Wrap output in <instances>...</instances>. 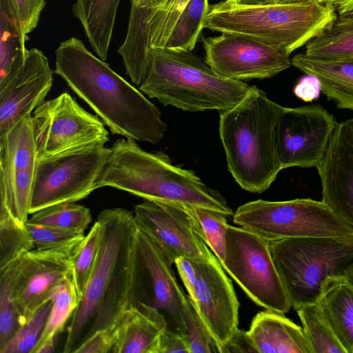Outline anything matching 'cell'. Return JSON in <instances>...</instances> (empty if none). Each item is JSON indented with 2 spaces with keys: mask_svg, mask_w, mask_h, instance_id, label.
<instances>
[{
  "mask_svg": "<svg viewBox=\"0 0 353 353\" xmlns=\"http://www.w3.org/2000/svg\"><path fill=\"white\" fill-rule=\"evenodd\" d=\"M99 250L81 300L67 329L63 352H74L94 332L114 330L124 313L142 301L137 223L123 208L102 210Z\"/></svg>",
  "mask_w": 353,
  "mask_h": 353,
  "instance_id": "cell-1",
  "label": "cell"
},
{
  "mask_svg": "<svg viewBox=\"0 0 353 353\" xmlns=\"http://www.w3.org/2000/svg\"><path fill=\"white\" fill-rule=\"evenodd\" d=\"M54 72L103 121L112 134L157 143L167 125L160 110L139 89L92 54L75 37L55 50Z\"/></svg>",
  "mask_w": 353,
  "mask_h": 353,
  "instance_id": "cell-2",
  "label": "cell"
},
{
  "mask_svg": "<svg viewBox=\"0 0 353 353\" xmlns=\"http://www.w3.org/2000/svg\"><path fill=\"white\" fill-rule=\"evenodd\" d=\"M102 187L145 201L204 208L227 216L234 214L223 196L193 171L173 165L165 154L143 150L132 139H119L112 144L94 188Z\"/></svg>",
  "mask_w": 353,
  "mask_h": 353,
  "instance_id": "cell-3",
  "label": "cell"
},
{
  "mask_svg": "<svg viewBox=\"0 0 353 353\" xmlns=\"http://www.w3.org/2000/svg\"><path fill=\"white\" fill-rule=\"evenodd\" d=\"M284 109L253 85L239 103L221 112L219 134L228 169L246 191L267 190L282 170L276 128Z\"/></svg>",
  "mask_w": 353,
  "mask_h": 353,
  "instance_id": "cell-4",
  "label": "cell"
},
{
  "mask_svg": "<svg viewBox=\"0 0 353 353\" xmlns=\"http://www.w3.org/2000/svg\"><path fill=\"white\" fill-rule=\"evenodd\" d=\"M251 86L216 74L192 52L150 49L145 77L139 90L164 105L194 112L228 110L239 103Z\"/></svg>",
  "mask_w": 353,
  "mask_h": 353,
  "instance_id": "cell-5",
  "label": "cell"
},
{
  "mask_svg": "<svg viewBox=\"0 0 353 353\" xmlns=\"http://www.w3.org/2000/svg\"><path fill=\"white\" fill-rule=\"evenodd\" d=\"M333 5L315 2L210 5L203 28L252 37L291 54L327 29L336 18Z\"/></svg>",
  "mask_w": 353,
  "mask_h": 353,
  "instance_id": "cell-6",
  "label": "cell"
},
{
  "mask_svg": "<svg viewBox=\"0 0 353 353\" xmlns=\"http://www.w3.org/2000/svg\"><path fill=\"white\" fill-rule=\"evenodd\" d=\"M294 309L316 303L325 281L353 270V237H302L269 242Z\"/></svg>",
  "mask_w": 353,
  "mask_h": 353,
  "instance_id": "cell-7",
  "label": "cell"
},
{
  "mask_svg": "<svg viewBox=\"0 0 353 353\" xmlns=\"http://www.w3.org/2000/svg\"><path fill=\"white\" fill-rule=\"evenodd\" d=\"M232 216L234 223L269 242L302 237H353V227L322 201L259 199L240 205Z\"/></svg>",
  "mask_w": 353,
  "mask_h": 353,
  "instance_id": "cell-8",
  "label": "cell"
},
{
  "mask_svg": "<svg viewBox=\"0 0 353 353\" xmlns=\"http://www.w3.org/2000/svg\"><path fill=\"white\" fill-rule=\"evenodd\" d=\"M221 265L256 305L283 314L290 310L269 241L243 227L229 225L225 259Z\"/></svg>",
  "mask_w": 353,
  "mask_h": 353,
  "instance_id": "cell-9",
  "label": "cell"
},
{
  "mask_svg": "<svg viewBox=\"0 0 353 353\" xmlns=\"http://www.w3.org/2000/svg\"><path fill=\"white\" fill-rule=\"evenodd\" d=\"M110 153V148L96 145L38 159L30 214L86 198Z\"/></svg>",
  "mask_w": 353,
  "mask_h": 353,
  "instance_id": "cell-10",
  "label": "cell"
},
{
  "mask_svg": "<svg viewBox=\"0 0 353 353\" xmlns=\"http://www.w3.org/2000/svg\"><path fill=\"white\" fill-rule=\"evenodd\" d=\"M33 113L39 159L105 145L109 141L103 121L86 111L68 92L43 101Z\"/></svg>",
  "mask_w": 353,
  "mask_h": 353,
  "instance_id": "cell-11",
  "label": "cell"
},
{
  "mask_svg": "<svg viewBox=\"0 0 353 353\" xmlns=\"http://www.w3.org/2000/svg\"><path fill=\"white\" fill-rule=\"evenodd\" d=\"M202 43L205 62L228 79H269L292 65L288 52L242 34L222 32L203 37Z\"/></svg>",
  "mask_w": 353,
  "mask_h": 353,
  "instance_id": "cell-12",
  "label": "cell"
},
{
  "mask_svg": "<svg viewBox=\"0 0 353 353\" xmlns=\"http://www.w3.org/2000/svg\"><path fill=\"white\" fill-rule=\"evenodd\" d=\"M336 124L334 116L319 104L285 108L276 128L281 169L317 168Z\"/></svg>",
  "mask_w": 353,
  "mask_h": 353,
  "instance_id": "cell-13",
  "label": "cell"
},
{
  "mask_svg": "<svg viewBox=\"0 0 353 353\" xmlns=\"http://www.w3.org/2000/svg\"><path fill=\"white\" fill-rule=\"evenodd\" d=\"M134 215L172 264L179 257L206 261L216 256L199 223L181 205L145 201L134 207Z\"/></svg>",
  "mask_w": 353,
  "mask_h": 353,
  "instance_id": "cell-14",
  "label": "cell"
},
{
  "mask_svg": "<svg viewBox=\"0 0 353 353\" xmlns=\"http://www.w3.org/2000/svg\"><path fill=\"white\" fill-rule=\"evenodd\" d=\"M84 238L60 247L33 249L26 253L14 298L19 327L51 300L54 289L72 276L74 259Z\"/></svg>",
  "mask_w": 353,
  "mask_h": 353,
  "instance_id": "cell-15",
  "label": "cell"
},
{
  "mask_svg": "<svg viewBox=\"0 0 353 353\" xmlns=\"http://www.w3.org/2000/svg\"><path fill=\"white\" fill-rule=\"evenodd\" d=\"M53 71L37 48L25 55L0 79V136L43 101L52 88Z\"/></svg>",
  "mask_w": 353,
  "mask_h": 353,
  "instance_id": "cell-16",
  "label": "cell"
},
{
  "mask_svg": "<svg viewBox=\"0 0 353 353\" xmlns=\"http://www.w3.org/2000/svg\"><path fill=\"white\" fill-rule=\"evenodd\" d=\"M192 262L196 270L197 284L196 301L191 302L209 330L216 351L221 353L239 328L240 304L232 283L216 256L210 261Z\"/></svg>",
  "mask_w": 353,
  "mask_h": 353,
  "instance_id": "cell-17",
  "label": "cell"
},
{
  "mask_svg": "<svg viewBox=\"0 0 353 353\" xmlns=\"http://www.w3.org/2000/svg\"><path fill=\"white\" fill-rule=\"evenodd\" d=\"M137 243L142 265L143 302L163 315L168 329L183 334V310L188 296L176 280L172 263L139 225Z\"/></svg>",
  "mask_w": 353,
  "mask_h": 353,
  "instance_id": "cell-18",
  "label": "cell"
},
{
  "mask_svg": "<svg viewBox=\"0 0 353 353\" xmlns=\"http://www.w3.org/2000/svg\"><path fill=\"white\" fill-rule=\"evenodd\" d=\"M316 168L322 201L353 227V117L336 124Z\"/></svg>",
  "mask_w": 353,
  "mask_h": 353,
  "instance_id": "cell-19",
  "label": "cell"
},
{
  "mask_svg": "<svg viewBox=\"0 0 353 353\" xmlns=\"http://www.w3.org/2000/svg\"><path fill=\"white\" fill-rule=\"evenodd\" d=\"M167 327V321L158 310L139 301L124 313L115 327L112 353H154Z\"/></svg>",
  "mask_w": 353,
  "mask_h": 353,
  "instance_id": "cell-20",
  "label": "cell"
},
{
  "mask_svg": "<svg viewBox=\"0 0 353 353\" xmlns=\"http://www.w3.org/2000/svg\"><path fill=\"white\" fill-rule=\"evenodd\" d=\"M247 332L257 353H312L303 328L283 313L258 312Z\"/></svg>",
  "mask_w": 353,
  "mask_h": 353,
  "instance_id": "cell-21",
  "label": "cell"
},
{
  "mask_svg": "<svg viewBox=\"0 0 353 353\" xmlns=\"http://www.w3.org/2000/svg\"><path fill=\"white\" fill-rule=\"evenodd\" d=\"M292 65L318 79L321 92L337 108L353 110V59H323L300 53Z\"/></svg>",
  "mask_w": 353,
  "mask_h": 353,
  "instance_id": "cell-22",
  "label": "cell"
},
{
  "mask_svg": "<svg viewBox=\"0 0 353 353\" xmlns=\"http://www.w3.org/2000/svg\"><path fill=\"white\" fill-rule=\"evenodd\" d=\"M121 0H76L72 14L79 20L95 53L108 58Z\"/></svg>",
  "mask_w": 353,
  "mask_h": 353,
  "instance_id": "cell-23",
  "label": "cell"
},
{
  "mask_svg": "<svg viewBox=\"0 0 353 353\" xmlns=\"http://www.w3.org/2000/svg\"><path fill=\"white\" fill-rule=\"evenodd\" d=\"M318 303L347 353H353V289L345 279H328Z\"/></svg>",
  "mask_w": 353,
  "mask_h": 353,
  "instance_id": "cell-24",
  "label": "cell"
},
{
  "mask_svg": "<svg viewBox=\"0 0 353 353\" xmlns=\"http://www.w3.org/2000/svg\"><path fill=\"white\" fill-rule=\"evenodd\" d=\"M38 159L32 117L26 116L0 136V173L37 165Z\"/></svg>",
  "mask_w": 353,
  "mask_h": 353,
  "instance_id": "cell-25",
  "label": "cell"
},
{
  "mask_svg": "<svg viewBox=\"0 0 353 353\" xmlns=\"http://www.w3.org/2000/svg\"><path fill=\"white\" fill-rule=\"evenodd\" d=\"M52 307L42 334L31 353H52L56 338L63 332L81 300L77 294L72 276L63 280L51 296Z\"/></svg>",
  "mask_w": 353,
  "mask_h": 353,
  "instance_id": "cell-26",
  "label": "cell"
},
{
  "mask_svg": "<svg viewBox=\"0 0 353 353\" xmlns=\"http://www.w3.org/2000/svg\"><path fill=\"white\" fill-rule=\"evenodd\" d=\"M305 53L323 59H353V12L338 14L327 29L307 43Z\"/></svg>",
  "mask_w": 353,
  "mask_h": 353,
  "instance_id": "cell-27",
  "label": "cell"
},
{
  "mask_svg": "<svg viewBox=\"0 0 353 353\" xmlns=\"http://www.w3.org/2000/svg\"><path fill=\"white\" fill-rule=\"evenodd\" d=\"M185 6V0H131V6L148 12L145 21V34L150 49L165 48L169 35Z\"/></svg>",
  "mask_w": 353,
  "mask_h": 353,
  "instance_id": "cell-28",
  "label": "cell"
},
{
  "mask_svg": "<svg viewBox=\"0 0 353 353\" xmlns=\"http://www.w3.org/2000/svg\"><path fill=\"white\" fill-rule=\"evenodd\" d=\"M210 6L208 0H189L181 10L164 48L174 52H192L203 29V21Z\"/></svg>",
  "mask_w": 353,
  "mask_h": 353,
  "instance_id": "cell-29",
  "label": "cell"
},
{
  "mask_svg": "<svg viewBox=\"0 0 353 353\" xmlns=\"http://www.w3.org/2000/svg\"><path fill=\"white\" fill-rule=\"evenodd\" d=\"M26 253L0 268V348L19 327L14 298Z\"/></svg>",
  "mask_w": 353,
  "mask_h": 353,
  "instance_id": "cell-30",
  "label": "cell"
},
{
  "mask_svg": "<svg viewBox=\"0 0 353 353\" xmlns=\"http://www.w3.org/2000/svg\"><path fill=\"white\" fill-rule=\"evenodd\" d=\"M37 165L17 172L0 173V202L23 223L29 219Z\"/></svg>",
  "mask_w": 353,
  "mask_h": 353,
  "instance_id": "cell-31",
  "label": "cell"
},
{
  "mask_svg": "<svg viewBox=\"0 0 353 353\" xmlns=\"http://www.w3.org/2000/svg\"><path fill=\"white\" fill-rule=\"evenodd\" d=\"M312 353H347L318 302L294 309Z\"/></svg>",
  "mask_w": 353,
  "mask_h": 353,
  "instance_id": "cell-32",
  "label": "cell"
},
{
  "mask_svg": "<svg viewBox=\"0 0 353 353\" xmlns=\"http://www.w3.org/2000/svg\"><path fill=\"white\" fill-rule=\"evenodd\" d=\"M34 249L26 225L0 202V268Z\"/></svg>",
  "mask_w": 353,
  "mask_h": 353,
  "instance_id": "cell-33",
  "label": "cell"
},
{
  "mask_svg": "<svg viewBox=\"0 0 353 353\" xmlns=\"http://www.w3.org/2000/svg\"><path fill=\"white\" fill-rule=\"evenodd\" d=\"M25 43L10 0H0V79L25 55Z\"/></svg>",
  "mask_w": 353,
  "mask_h": 353,
  "instance_id": "cell-34",
  "label": "cell"
},
{
  "mask_svg": "<svg viewBox=\"0 0 353 353\" xmlns=\"http://www.w3.org/2000/svg\"><path fill=\"white\" fill-rule=\"evenodd\" d=\"M91 221L89 208L75 203H66L39 210L31 214L28 222L84 234Z\"/></svg>",
  "mask_w": 353,
  "mask_h": 353,
  "instance_id": "cell-35",
  "label": "cell"
},
{
  "mask_svg": "<svg viewBox=\"0 0 353 353\" xmlns=\"http://www.w3.org/2000/svg\"><path fill=\"white\" fill-rule=\"evenodd\" d=\"M181 205L197 221L203 234L205 243L219 263H223L225 259L226 235L229 226L227 216L208 208Z\"/></svg>",
  "mask_w": 353,
  "mask_h": 353,
  "instance_id": "cell-36",
  "label": "cell"
},
{
  "mask_svg": "<svg viewBox=\"0 0 353 353\" xmlns=\"http://www.w3.org/2000/svg\"><path fill=\"white\" fill-rule=\"evenodd\" d=\"M51 307V300L43 304L0 348V353H31L42 334Z\"/></svg>",
  "mask_w": 353,
  "mask_h": 353,
  "instance_id": "cell-37",
  "label": "cell"
},
{
  "mask_svg": "<svg viewBox=\"0 0 353 353\" xmlns=\"http://www.w3.org/2000/svg\"><path fill=\"white\" fill-rule=\"evenodd\" d=\"M100 236L101 225L97 220L85 236L74 259L72 278L80 300L96 261Z\"/></svg>",
  "mask_w": 353,
  "mask_h": 353,
  "instance_id": "cell-38",
  "label": "cell"
},
{
  "mask_svg": "<svg viewBox=\"0 0 353 353\" xmlns=\"http://www.w3.org/2000/svg\"><path fill=\"white\" fill-rule=\"evenodd\" d=\"M184 337L190 353L217 352L212 336L188 296L183 310Z\"/></svg>",
  "mask_w": 353,
  "mask_h": 353,
  "instance_id": "cell-39",
  "label": "cell"
},
{
  "mask_svg": "<svg viewBox=\"0 0 353 353\" xmlns=\"http://www.w3.org/2000/svg\"><path fill=\"white\" fill-rule=\"evenodd\" d=\"M34 249L41 250L60 247L83 239L84 234L73 232L51 226L26 222Z\"/></svg>",
  "mask_w": 353,
  "mask_h": 353,
  "instance_id": "cell-40",
  "label": "cell"
},
{
  "mask_svg": "<svg viewBox=\"0 0 353 353\" xmlns=\"http://www.w3.org/2000/svg\"><path fill=\"white\" fill-rule=\"evenodd\" d=\"M21 35L25 41L27 35L38 25L46 0H10Z\"/></svg>",
  "mask_w": 353,
  "mask_h": 353,
  "instance_id": "cell-41",
  "label": "cell"
},
{
  "mask_svg": "<svg viewBox=\"0 0 353 353\" xmlns=\"http://www.w3.org/2000/svg\"><path fill=\"white\" fill-rule=\"evenodd\" d=\"M114 343V330H98L81 343L73 353H112Z\"/></svg>",
  "mask_w": 353,
  "mask_h": 353,
  "instance_id": "cell-42",
  "label": "cell"
},
{
  "mask_svg": "<svg viewBox=\"0 0 353 353\" xmlns=\"http://www.w3.org/2000/svg\"><path fill=\"white\" fill-rule=\"evenodd\" d=\"M190 353L184 335L166 329L159 337L154 353Z\"/></svg>",
  "mask_w": 353,
  "mask_h": 353,
  "instance_id": "cell-43",
  "label": "cell"
},
{
  "mask_svg": "<svg viewBox=\"0 0 353 353\" xmlns=\"http://www.w3.org/2000/svg\"><path fill=\"white\" fill-rule=\"evenodd\" d=\"M181 279L188 292V297L194 303L196 301L197 274L192 259L179 257L174 261Z\"/></svg>",
  "mask_w": 353,
  "mask_h": 353,
  "instance_id": "cell-44",
  "label": "cell"
},
{
  "mask_svg": "<svg viewBox=\"0 0 353 353\" xmlns=\"http://www.w3.org/2000/svg\"><path fill=\"white\" fill-rule=\"evenodd\" d=\"M321 92V83L317 78L312 75L303 77L294 88V94L305 102L316 99Z\"/></svg>",
  "mask_w": 353,
  "mask_h": 353,
  "instance_id": "cell-45",
  "label": "cell"
},
{
  "mask_svg": "<svg viewBox=\"0 0 353 353\" xmlns=\"http://www.w3.org/2000/svg\"><path fill=\"white\" fill-rule=\"evenodd\" d=\"M256 352L248 332L237 329L223 347L221 353Z\"/></svg>",
  "mask_w": 353,
  "mask_h": 353,
  "instance_id": "cell-46",
  "label": "cell"
},
{
  "mask_svg": "<svg viewBox=\"0 0 353 353\" xmlns=\"http://www.w3.org/2000/svg\"><path fill=\"white\" fill-rule=\"evenodd\" d=\"M335 8L338 14L353 12V0H342Z\"/></svg>",
  "mask_w": 353,
  "mask_h": 353,
  "instance_id": "cell-47",
  "label": "cell"
},
{
  "mask_svg": "<svg viewBox=\"0 0 353 353\" xmlns=\"http://www.w3.org/2000/svg\"><path fill=\"white\" fill-rule=\"evenodd\" d=\"M231 2L240 5H266L274 4V0H229Z\"/></svg>",
  "mask_w": 353,
  "mask_h": 353,
  "instance_id": "cell-48",
  "label": "cell"
},
{
  "mask_svg": "<svg viewBox=\"0 0 353 353\" xmlns=\"http://www.w3.org/2000/svg\"><path fill=\"white\" fill-rule=\"evenodd\" d=\"M316 0H274V4H291V3H302L315 2Z\"/></svg>",
  "mask_w": 353,
  "mask_h": 353,
  "instance_id": "cell-49",
  "label": "cell"
},
{
  "mask_svg": "<svg viewBox=\"0 0 353 353\" xmlns=\"http://www.w3.org/2000/svg\"><path fill=\"white\" fill-rule=\"evenodd\" d=\"M318 3L321 4H330L334 7L340 3L342 0H316Z\"/></svg>",
  "mask_w": 353,
  "mask_h": 353,
  "instance_id": "cell-50",
  "label": "cell"
},
{
  "mask_svg": "<svg viewBox=\"0 0 353 353\" xmlns=\"http://www.w3.org/2000/svg\"><path fill=\"white\" fill-rule=\"evenodd\" d=\"M351 288L353 289V270L345 278Z\"/></svg>",
  "mask_w": 353,
  "mask_h": 353,
  "instance_id": "cell-51",
  "label": "cell"
},
{
  "mask_svg": "<svg viewBox=\"0 0 353 353\" xmlns=\"http://www.w3.org/2000/svg\"><path fill=\"white\" fill-rule=\"evenodd\" d=\"M188 1H189V0H185V4L187 3V2H188Z\"/></svg>",
  "mask_w": 353,
  "mask_h": 353,
  "instance_id": "cell-52",
  "label": "cell"
}]
</instances>
